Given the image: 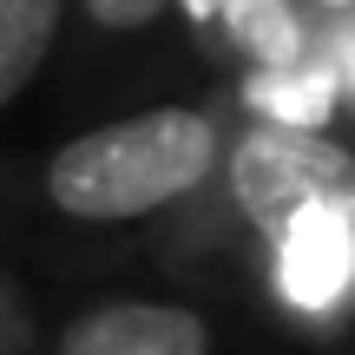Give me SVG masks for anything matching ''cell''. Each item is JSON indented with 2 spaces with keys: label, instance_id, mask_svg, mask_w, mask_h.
<instances>
[{
  "label": "cell",
  "instance_id": "30bf717a",
  "mask_svg": "<svg viewBox=\"0 0 355 355\" xmlns=\"http://www.w3.org/2000/svg\"><path fill=\"white\" fill-rule=\"evenodd\" d=\"M322 7H349V0H322Z\"/></svg>",
  "mask_w": 355,
  "mask_h": 355
},
{
  "label": "cell",
  "instance_id": "8992f818",
  "mask_svg": "<svg viewBox=\"0 0 355 355\" xmlns=\"http://www.w3.org/2000/svg\"><path fill=\"white\" fill-rule=\"evenodd\" d=\"M53 33H60V0H0V105L26 92Z\"/></svg>",
  "mask_w": 355,
  "mask_h": 355
},
{
  "label": "cell",
  "instance_id": "52a82bcc",
  "mask_svg": "<svg viewBox=\"0 0 355 355\" xmlns=\"http://www.w3.org/2000/svg\"><path fill=\"white\" fill-rule=\"evenodd\" d=\"M217 20H224L230 40L257 60V73L296 66L309 53L303 26H296V13H290V0H217Z\"/></svg>",
  "mask_w": 355,
  "mask_h": 355
},
{
  "label": "cell",
  "instance_id": "7a4b0ae2",
  "mask_svg": "<svg viewBox=\"0 0 355 355\" xmlns=\"http://www.w3.org/2000/svg\"><path fill=\"white\" fill-rule=\"evenodd\" d=\"M230 191H237V211L277 243L309 211H349L355 204V165L322 132L257 125L230 145Z\"/></svg>",
  "mask_w": 355,
  "mask_h": 355
},
{
  "label": "cell",
  "instance_id": "277c9868",
  "mask_svg": "<svg viewBox=\"0 0 355 355\" xmlns=\"http://www.w3.org/2000/svg\"><path fill=\"white\" fill-rule=\"evenodd\" d=\"M277 283L296 309H336L349 290V211H309L277 237Z\"/></svg>",
  "mask_w": 355,
  "mask_h": 355
},
{
  "label": "cell",
  "instance_id": "5b68a950",
  "mask_svg": "<svg viewBox=\"0 0 355 355\" xmlns=\"http://www.w3.org/2000/svg\"><path fill=\"white\" fill-rule=\"evenodd\" d=\"M243 99L277 132H322L329 112H336V79L316 73L309 60H296V66H277V73H250Z\"/></svg>",
  "mask_w": 355,
  "mask_h": 355
},
{
  "label": "cell",
  "instance_id": "9c48e42d",
  "mask_svg": "<svg viewBox=\"0 0 355 355\" xmlns=\"http://www.w3.org/2000/svg\"><path fill=\"white\" fill-rule=\"evenodd\" d=\"M178 7H184L191 20H217V0H178Z\"/></svg>",
  "mask_w": 355,
  "mask_h": 355
},
{
  "label": "cell",
  "instance_id": "6da1fadb",
  "mask_svg": "<svg viewBox=\"0 0 355 355\" xmlns=\"http://www.w3.org/2000/svg\"><path fill=\"white\" fill-rule=\"evenodd\" d=\"M211 165H217V125L191 105H158V112L119 119V125L79 132L73 145H60L46 171V198L66 217L119 224V217H145L198 191Z\"/></svg>",
  "mask_w": 355,
  "mask_h": 355
},
{
  "label": "cell",
  "instance_id": "3957f363",
  "mask_svg": "<svg viewBox=\"0 0 355 355\" xmlns=\"http://www.w3.org/2000/svg\"><path fill=\"white\" fill-rule=\"evenodd\" d=\"M60 355H211V329L178 303H105L60 336Z\"/></svg>",
  "mask_w": 355,
  "mask_h": 355
},
{
  "label": "cell",
  "instance_id": "ba28073f",
  "mask_svg": "<svg viewBox=\"0 0 355 355\" xmlns=\"http://www.w3.org/2000/svg\"><path fill=\"white\" fill-rule=\"evenodd\" d=\"M171 0H86V13L105 26V33H132V26H152Z\"/></svg>",
  "mask_w": 355,
  "mask_h": 355
}]
</instances>
